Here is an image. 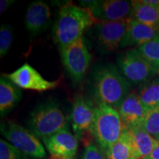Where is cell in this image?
<instances>
[{
  "mask_svg": "<svg viewBox=\"0 0 159 159\" xmlns=\"http://www.w3.org/2000/svg\"><path fill=\"white\" fill-rule=\"evenodd\" d=\"M63 66L73 83H80L84 77L91 63V55L83 37L60 49Z\"/></svg>",
  "mask_w": 159,
  "mask_h": 159,
  "instance_id": "52a82bcc",
  "label": "cell"
},
{
  "mask_svg": "<svg viewBox=\"0 0 159 159\" xmlns=\"http://www.w3.org/2000/svg\"><path fill=\"white\" fill-rule=\"evenodd\" d=\"M0 159H27V156L9 142L0 140Z\"/></svg>",
  "mask_w": 159,
  "mask_h": 159,
  "instance_id": "cb8c5ba5",
  "label": "cell"
},
{
  "mask_svg": "<svg viewBox=\"0 0 159 159\" xmlns=\"http://www.w3.org/2000/svg\"><path fill=\"white\" fill-rule=\"evenodd\" d=\"M136 49L149 62L159 68V35Z\"/></svg>",
  "mask_w": 159,
  "mask_h": 159,
  "instance_id": "44dd1931",
  "label": "cell"
},
{
  "mask_svg": "<svg viewBox=\"0 0 159 159\" xmlns=\"http://www.w3.org/2000/svg\"><path fill=\"white\" fill-rule=\"evenodd\" d=\"M136 94L148 111L158 107L159 77L151 79L141 85Z\"/></svg>",
  "mask_w": 159,
  "mask_h": 159,
  "instance_id": "ffe728a7",
  "label": "cell"
},
{
  "mask_svg": "<svg viewBox=\"0 0 159 159\" xmlns=\"http://www.w3.org/2000/svg\"><path fill=\"white\" fill-rule=\"evenodd\" d=\"M158 69H159V68H158Z\"/></svg>",
  "mask_w": 159,
  "mask_h": 159,
  "instance_id": "f546056e",
  "label": "cell"
},
{
  "mask_svg": "<svg viewBox=\"0 0 159 159\" xmlns=\"http://www.w3.org/2000/svg\"><path fill=\"white\" fill-rule=\"evenodd\" d=\"M129 19L116 21H99L95 26L97 44L105 52H111L120 47L126 33Z\"/></svg>",
  "mask_w": 159,
  "mask_h": 159,
  "instance_id": "ba28073f",
  "label": "cell"
},
{
  "mask_svg": "<svg viewBox=\"0 0 159 159\" xmlns=\"http://www.w3.org/2000/svg\"><path fill=\"white\" fill-rule=\"evenodd\" d=\"M81 159H106L101 149L94 144L90 143L83 151Z\"/></svg>",
  "mask_w": 159,
  "mask_h": 159,
  "instance_id": "d4e9b609",
  "label": "cell"
},
{
  "mask_svg": "<svg viewBox=\"0 0 159 159\" xmlns=\"http://www.w3.org/2000/svg\"><path fill=\"white\" fill-rule=\"evenodd\" d=\"M13 0H1L0 1V13L1 14L5 12L12 4L14 3Z\"/></svg>",
  "mask_w": 159,
  "mask_h": 159,
  "instance_id": "484cf974",
  "label": "cell"
},
{
  "mask_svg": "<svg viewBox=\"0 0 159 159\" xmlns=\"http://www.w3.org/2000/svg\"><path fill=\"white\" fill-rule=\"evenodd\" d=\"M127 129L140 159L148 156L159 142L141 126Z\"/></svg>",
  "mask_w": 159,
  "mask_h": 159,
  "instance_id": "d6986e66",
  "label": "cell"
},
{
  "mask_svg": "<svg viewBox=\"0 0 159 159\" xmlns=\"http://www.w3.org/2000/svg\"><path fill=\"white\" fill-rule=\"evenodd\" d=\"M159 35V29L129 19L128 27L120 47L144 45Z\"/></svg>",
  "mask_w": 159,
  "mask_h": 159,
  "instance_id": "9a60e30c",
  "label": "cell"
},
{
  "mask_svg": "<svg viewBox=\"0 0 159 159\" xmlns=\"http://www.w3.org/2000/svg\"><path fill=\"white\" fill-rule=\"evenodd\" d=\"M49 159H76L78 142L69 129L43 139Z\"/></svg>",
  "mask_w": 159,
  "mask_h": 159,
  "instance_id": "30bf717a",
  "label": "cell"
},
{
  "mask_svg": "<svg viewBox=\"0 0 159 159\" xmlns=\"http://www.w3.org/2000/svg\"><path fill=\"white\" fill-rule=\"evenodd\" d=\"M143 2L147 5L152 6H159V0H142Z\"/></svg>",
  "mask_w": 159,
  "mask_h": 159,
  "instance_id": "83f0119b",
  "label": "cell"
},
{
  "mask_svg": "<svg viewBox=\"0 0 159 159\" xmlns=\"http://www.w3.org/2000/svg\"><path fill=\"white\" fill-rule=\"evenodd\" d=\"M132 10V2L124 0H104L98 1L92 8L91 13L100 21H116L128 19Z\"/></svg>",
  "mask_w": 159,
  "mask_h": 159,
  "instance_id": "7c38bea8",
  "label": "cell"
},
{
  "mask_svg": "<svg viewBox=\"0 0 159 159\" xmlns=\"http://www.w3.org/2000/svg\"><path fill=\"white\" fill-rule=\"evenodd\" d=\"M21 99V91L8 79H0V114L5 116L15 108Z\"/></svg>",
  "mask_w": 159,
  "mask_h": 159,
  "instance_id": "2e32d148",
  "label": "cell"
},
{
  "mask_svg": "<svg viewBox=\"0 0 159 159\" xmlns=\"http://www.w3.org/2000/svg\"><path fill=\"white\" fill-rule=\"evenodd\" d=\"M50 16V8L47 3L42 1L33 2L26 12V27L32 34H39L47 28Z\"/></svg>",
  "mask_w": 159,
  "mask_h": 159,
  "instance_id": "5bb4252c",
  "label": "cell"
},
{
  "mask_svg": "<svg viewBox=\"0 0 159 159\" xmlns=\"http://www.w3.org/2000/svg\"><path fill=\"white\" fill-rule=\"evenodd\" d=\"M7 79L19 88L36 91H45L58 86L60 80L49 81L40 75L33 66L25 63L17 70L5 75Z\"/></svg>",
  "mask_w": 159,
  "mask_h": 159,
  "instance_id": "9c48e42d",
  "label": "cell"
},
{
  "mask_svg": "<svg viewBox=\"0 0 159 159\" xmlns=\"http://www.w3.org/2000/svg\"><path fill=\"white\" fill-rule=\"evenodd\" d=\"M27 123L30 130L42 140L69 129L64 114L59 105L52 101L38 105L30 114Z\"/></svg>",
  "mask_w": 159,
  "mask_h": 159,
  "instance_id": "277c9868",
  "label": "cell"
},
{
  "mask_svg": "<svg viewBox=\"0 0 159 159\" xmlns=\"http://www.w3.org/2000/svg\"><path fill=\"white\" fill-rule=\"evenodd\" d=\"M1 133L10 144L29 158H45L46 150L39 138L30 130L15 122L4 123L1 125Z\"/></svg>",
  "mask_w": 159,
  "mask_h": 159,
  "instance_id": "8992f818",
  "label": "cell"
},
{
  "mask_svg": "<svg viewBox=\"0 0 159 159\" xmlns=\"http://www.w3.org/2000/svg\"><path fill=\"white\" fill-rule=\"evenodd\" d=\"M158 74H159V69H158Z\"/></svg>",
  "mask_w": 159,
  "mask_h": 159,
  "instance_id": "f1b7e54d",
  "label": "cell"
},
{
  "mask_svg": "<svg viewBox=\"0 0 159 159\" xmlns=\"http://www.w3.org/2000/svg\"><path fill=\"white\" fill-rule=\"evenodd\" d=\"M119 70L130 85H142L150 80L158 70L142 56L136 48L130 49L119 55Z\"/></svg>",
  "mask_w": 159,
  "mask_h": 159,
  "instance_id": "5b68a950",
  "label": "cell"
},
{
  "mask_svg": "<svg viewBox=\"0 0 159 159\" xmlns=\"http://www.w3.org/2000/svg\"><path fill=\"white\" fill-rule=\"evenodd\" d=\"M91 94L97 105L118 109L129 94L130 84L112 63L95 67L90 78Z\"/></svg>",
  "mask_w": 159,
  "mask_h": 159,
  "instance_id": "6da1fadb",
  "label": "cell"
},
{
  "mask_svg": "<svg viewBox=\"0 0 159 159\" xmlns=\"http://www.w3.org/2000/svg\"><path fill=\"white\" fill-rule=\"evenodd\" d=\"M125 128L117 109L105 104L97 105L90 131L105 153L119 140Z\"/></svg>",
  "mask_w": 159,
  "mask_h": 159,
  "instance_id": "3957f363",
  "label": "cell"
},
{
  "mask_svg": "<svg viewBox=\"0 0 159 159\" xmlns=\"http://www.w3.org/2000/svg\"><path fill=\"white\" fill-rule=\"evenodd\" d=\"M143 159H159V142L156 146V148L153 149V150Z\"/></svg>",
  "mask_w": 159,
  "mask_h": 159,
  "instance_id": "4316f807",
  "label": "cell"
},
{
  "mask_svg": "<svg viewBox=\"0 0 159 159\" xmlns=\"http://www.w3.org/2000/svg\"><path fill=\"white\" fill-rule=\"evenodd\" d=\"M13 29L9 25H2L0 29V55L5 56L13 43Z\"/></svg>",
  "mask_w": 159,
  "mask_h": 159,
  "instance_id": "603a6c76",
  "label": "cell"
},
{
  "mask_svg": "<svg viewBox=\"0 0 159 159\" xmlns=\"http://www.w3.org/2000/svg\"><path fill=\"white\" fill-rule=\"evenodd\" d=\"M117 110L127 128L141 126L148 111L136 93L129 94Z\"/></svg>",
  "mask_w": 159,
  "mask_h": 159,
  "instance_id": "4fadbf2b",
  "label": "cell"
},
{
  "mask_svg": "<svg viewBox=\"0 0 159 159\" xmlns=\"http://www.w3.org/2000/svg\"><path fill=\"white\" fill-rule=\"evenodd\" d=\"M141 127L159 141V106L148 111Z\"/></svg>",
  "mask_w": 159,
  "mask_h": 159,
  "instance_id": "7402d4cb",
  "label": "cell"
},
{
  "mask_svg": "<svg viewBox=\"0 0 159 159\" xmlns=\"http://www.w3.org/2000/svg\"><path fill=\"white\" fill-rule=\"evenodd\" d=\"M95 110L96 106L90 99L82 96L75 98L71 108L70 120L77 139H80L85 131H90L95 118Z\"/></svg>",
  "mask_w": 159,
  "mask_h": 159,
  "instance_id": "8fae6325",
  "label": "cell"
},
{
  "mask_svg": "<svg viewBox=\"0 0 159 159\" xmlns=\"http://www.w3.org/2000/svg\"><path fill=\"white\" fill-rule=\"evenodd\" d=\"M129 19L159 29V6L147 5L142 0L132 1V10Z\"/></svg>",
  "mask_w": 159,
  "mask_h": 159,
  "instance_id": "e0dca14e",
  "label": "cell"
},
{
  "mask_svg": "<svg viewBox=\"0 0 159 159\" xmlns=\"http://www.w3.org/2000/svg\"><path fill=\"white\" fill-rule=\"evenodd\" d=\"M97 21L89 8L66 4L60 9L53 27V39L59 49L63 48L82 38L85 31Z\"/></svg>",
  "mask_w": 159,
  "mask_h": 159,
  "instance_id": "7a4b0ae2",
  "label": "cell"
},
{
  "mask_svg": "<svg viewBox=\"0 0 159 159\" xmlns=\"http://www.w3.org/2000/svg\"><path fill=\"white\" fill-rule=\"evenodd\" d=\"M108 159H140L126 128L117 142L105 152Z\"/></svg>",
  "mask_w": 159,
  "mask_h": 159,
  "instance_id": "ac0fdd59",
  "label": "cell"
}]
</instances>
